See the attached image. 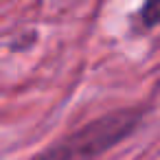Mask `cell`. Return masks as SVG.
<instances>
[{"mask_svg": "<svg viewBox=\"0 0 160 160\" xmlns=\"http://www.w3.org/2000/svg\"><path fill=\"white\" fill-rule=\"evenodd\" d=\"M142 121V110L138 108H121L112 110L68 136L59 138L31 160H97L121 140L132 136Z\"/></svg>", "mask_w": 160, "mask_h": 160, "instance_id": "6da1fadb", "label": "cell"}, {"mask_svg": "<svg viewBox=\"0 0 160 160\" xmlns=\"http://www.w3.org/2000/svg\"><path fill=\"white\" fill-rule=\"evenodd\" d=\"M138 20L142 29L158 27L160 24V0H145L138 11Z\"/></svg>", "mask_w": 160, "mask_h": 160, "instance_id": "7a4b0ae2", "label": "cell"}]
</instances>
